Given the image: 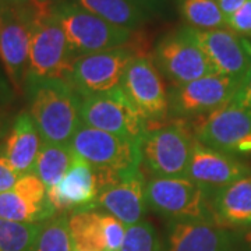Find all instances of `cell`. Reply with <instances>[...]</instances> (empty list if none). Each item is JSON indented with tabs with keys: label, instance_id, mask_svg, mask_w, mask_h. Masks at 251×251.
Listing matches in <instances>:
<instances>
[{
	"label": "cell",
	"instance_id": "6da1fadb",
	"mask_svg": "<svg viewBox=\"0 0 251 251\" xmlns=\"http://www.w3.org/2000/svg\"><path fill=\"white\" fill-rule=\"evenodd\" d=\"M29 115L45 143L70 145L81 125V97L66 80H46L25 88Z\"/></svg>",
	"mask_w": 251,
	"mask_h": 251
},
{
	"label": "cell",
	"instance_id": "7a4b0ae2",
	"mask_svg": "<svg viewBox=\"0 0 251 251\" xmlns=\"http://www.w3.org/2000/svg\"><path fill=\"white\" fill-rule=\"evenodd\" d=\"M70 147L75 155L88 162L97 171L100 188L141 169L138 144L84 123L75 130Z\"/></svg>",
	"mask_w": 251,
	"mask_h": 251
},
{
	"label": "cell",
	"instance_id": "3957f363",
	"mask_svg": "<svg viewBox=\"0 0 251 251\" xmlns=\"http://www.w3.org/2000/svg\"><path fill=\"white\" fill-rule=\"evenodd\" d=\"M49 10L62 25L74 59L125 46L134 38V31L115 25L72 0H56Z\"/></svg>",
	"mask_w": 251,
	"mask_h": 251
},
{
	"label": "cell",
	"instance_id": "277c9868",
	"mask_svg": "<svg viewBox=\"0 0 251 251\" xmlns=\"http://www.w3.org/2000/svg\"><path fill=\"white\" fill-rule=\"evenodd\" d=\"M73 60L64 31L53 13L36 11L24 87L29 88L46 80H67Z\"/></svg>",
	"mask_w": 251,
	"mask_h": 251
},
{
	"label": "cell",
	"instance_id": "5b68a950",
	"mask_svg": "<svg viewBox=\"0 0 251 251\" xmlns=\"http://www.w3.org/2000/svg\"><path fill=\"white\" fill-rule=\"evenodd\" d=\"M196 138L184 119L151 127L140 144L141 166L152 177H186Z\"/></svg>",
	"mask_w": 251,
	"mask_h": 251
},
{
	"label": "cell",
	"instance_id": "8992f818",
	"mask_svg": "<svg viewBox=\"0 0 251 251\" xmlns=\"http://www.w3.org/2000/svg\"><path fill=\"white\" fill-rule=\"evenodd\" d=\"M147 205L171 221L214 222L211 194L187 177H151L145 184Z\"/></svg>",
	"mask_w": 251,
	"mask_h": 251
},
{
	"label": "cell",
	"instance_id": "52a82bcc",
	"mask_svg": "<svg viewBox=\"0 0 251 251\" xmlns=\"http://www.w3.org/2000/svg\"><path fill=\"white\" fill-rule=\"evenodd\" d=\"M140 53L144 52L137 48V41H131L125 46L75 57L66 81L81 98L116 90L127 64Z\"/></svg>",
	"mask_w": 251,
	"mask_h": 251
},
{
	"label": "cell",
	"instance_id": "ba28073f",
	"mask_svg": "<svg viewBox=\"0 0 251 251\" xmlns=\"http://www.w3.org/2000/svg\"><path fill=\"white\" fill-rule=\"evenodd\" d=\"M120 90L145 120L148 128L169 115V95L152 56L140 53L127 64Z\"/></svg>",
	"mask_w": 251,
	"mask_h": 251
},
{
	"label": "cell",
	"instance_id": "9c48e42d",
	"mask_svg": "<svg viewBox=\"0 0 251 251\" xmlns=\"http://www.w3.org/2000/svg\"><path fill=\"white\" fill-rule=\"evenodd\" d=\"M152 60L162 77L172 85H181L208 74H216L187 25L162 36L153 48Z\"/></svg>",
	"mask_w": 251,
	"mask_h": 251
},
{
	"label": "cell",
	"instance_id": "30bf717a",
	"mask_svg": "<svg viewBox=\"0 0 251 251\" xmlns=\"http://www.w3.org/2000/svg\"><path fill=\"white\" fill-rule=\"evenodd\" d=\"M81 123L141 144L148 126L126 98L120 87L109 92L81 98Z\"/></svg>",
	"mask_w": 251,
	"mask_h": 251
},
{
	"label": "cell",
	"instance_id": "8fae6325",
	"mask_svg": "<svg viewBox=\"0 0 251 251\" xmlns=\"http://www.w3.org/2000/svg\"><path fill=\"white\" fill-rule=\"evenodd\" d=\"M198 143L236 158L251 155V112L233 103L190 123Z\"/></svg>",
	"mask_w": 251,
	"mask_h": 251
},
{
	"label": "cell",
	"instance_id": "7c38bea8",
	"mask_svg": "<svg viewBox=\"0 0 251 251\" xmlns=\"http://www.w3.org/2000/svg\"><path fill=\"white\" fill-rule=\"evenodd\" d=\"M36 10L31 4H0V63L14 88H23Z\"/></svg>",
	"mask_w": 251,
	"mask_h": 251
},
{
	"label": "cell",
	"instance_id": "4fadbf2b",
	"mask_svg": "<svg viewBox=\"0 0 251 251\" xmlns=\"http://www.w3.org/2000/svg\"><path fill=\"white\" fill-rule=\"evenodd\" d=\"M240 81L208 74L168 90L169 113L180 119H197L232 103Z\"/></svg>",
	"mask_w": 251,
	"mask_h": 251
},
{
	"label": "cell",
	"instance_id": "5bb4252c",
	"mask_svg": "<svg viewBox=\"0 0 251 251\" xmlns=\"http://www.w3.org/2000/svg\"><path fill=\"white\" fill-rule=\"evenodd\" d=\"M198 46L204 50L216 74L242 81L251 67V39L229 28L194 29L190 28Z\"/></svg>",
	"mask_w": 251,
	"mask_h": 251
},
{
	"label": "cell",
	"instance_id": "9a60e30c",
	"mask_svg": "<svg viewBox=\"0 0 251 251\" xmlns=\"http://www.w3.org/2000/svg\"><path fill=\"white\" fill-rule=\"evenodd\" d=\"M247 176H251L249 165L233 155L216 151L196 140L186 177L211 196Z\"/></svg>",
	"mask_w": 251,
	"mask_h": 251
},
{
	"label": "cell",
	"instance_id": "2e32d148",
	"mask_svg": "<svg viewBox=\"0 0 251 251\" xmlns=\"http://www.w3.org/2000/svg\"><path fill=\"white\" fill-rule=\"evenodd\" d=\"M56 215L48 188L35 173L23 175L14 187L0 193V218L23 224H41Z\"/></svg>",
	"mask_w": 251,
	"mask_h": 251
},
{
	"label": "cell",
	"instance_id": "e0dca14e",
	"mask_svg": "<svg viewBox=\"0 0 251 251\" xmlns=\"http://www.w3.org/2000/svg\"><path fill=\"white\" fill-rule=\"evenodd\" d=\"M97 171L87 161L75 155L70 169L63 179L48 188V200L56 214H72L81 209H95L99 193Z\"/></svg>",
	"mask_w": 251,
	"mask_h": 251
},
{
	"label": "cell",
	"instance_id": "ac0fdd59",
	"mask_svg": "<svg viewBox=\"0 0 251 251\" xmlns=\"http://www.w3.org/2000/svg\"><path fill=\"white\" fill-rule=\"evenodd\" d=\"M145 184L141 169L131 172L99 190L95 209L110 214L126 226L144 221L147 214Z\"/></svg>",
	"mask_w": 251,
	"mask_h": 251
},
{
	"label": "cell",
	"instance_id": "d6986e66",
	"mask_svg": "<svg viewBox=\"0 0 251 251\" xmlns=\"http://www.w3.org/2000/svg\"><path fill=\"white\" fill-rule=\"evenodd\" d=\"M165 251H237L232 230L206 221H171Z\"/></svg>",
	"mask_w": 251,
	"mask_h": 251
},
{
	"label": "cell",
	"instance_id": "ffe728a7",
	"mask_svg": "<svg viewBox=\"0 0 251 251\" xmlns=\"http://www.w3.org/2000/svg\"><path fill=\"white\" fill-rule=\"evenodd\" d=\"M216 225L232 232L251 227V176L237 180L211 196Z\"/></svg>",
	"mask_w": 251,
	"mask_h": 251
},
{
	"label": "cell",
	"instance_id": "44dd1931",
	"mask_svg": "<svg viewBox=\"0 0 251 251\" xmlns=\"http://www.w3.org/2000/svg\"><path fill=\"white\" fill-rule=\"evenodd\" d=\"M41 145L42 137L35 122L29 112H21L16 116L9 134L0 147L13 168L23 176L34 169Z\"/></svg>",
	"mask_w": 251,
	"mask_h": 251
},
{
	"label": "cell",
	"instance_id": "7402d4cb",
	"mask_svg": "<svg viewBox=\"0 0 251 251\" xmlns=\"http://www.w3.org/2000/svg\"><path fill=\"white\" fill-rule=\"evenodd\" d=\"M73 249L82 251H106L103 232V212L81 209L69 214Z\"/></svg>",
	"mask_w": 251,
	"mask_h": 251
},
{
	"label": "cell",
	"instance_id": "603a6c76",
	"mask_svg": "<svg viewBox=\"0 0 251 251\" xmlns=\"http://www.w3.org/2000/svg\"><path fill=\"white\" fill-rule=\"evenodd\" d=\"M109 23L135 31L148 21L150 16L128 0H72Z\"/></svg>",
	"mask_w": 251,
	"mask_h": 251
},
{
	"label": "cell",
	"instance_id": "cb8c5ba5",
	"mask_svg": "<svg viewBox=\"0 0 251 251\" xmlns=\"http://www.w3.org/2000/svg\"><path fill=\"white\" fill-rule=\"evenodd\" d=\"M75 153L70 145L42 141L32 173H35L46 188L53 187L70 169Z\"/></svg>",
	"mask_w": 251,
	"mask_h": 251
},
{
	"label": "cell",
	"instance_id": "d4e9b609",
	"mask_svg": "<svg viewBox=\"0 0 251 251\" xmlns=\"http://www.w3.org/2000/svg\"><path fill=\"white\" fill-rule=\"evenodd\" d=\"M177 7L187 27L201 31L226 28V17L216 0H179Z\"/></svg>",
	"mask_w": 251,
	"mask_h": 251
},
{
	"label": "cell",
	"instance_id": "484cf974",
	"mask_svg": "<svg viewBox=\"0 0 251 251\" xmlns=\"http://www.w3.org/2000/svg\"><path fill=\"white\" fill-rule=\"evenodd\" d=\"M29 251H73L69 214H56L44 221Z\"/></svg>",
	"mask_w": 251,
	"mask_h": 251
},
{
	"label": "cell",
	"instance_id": "4316f807",
	"mask_svg": "<svg viewBox=\"0 0 251 251\" xmlns=\"http://www.w3.org/2000/svg\"><path fill=\"white\" fill-rule=\"evenodd\" d=\"M41 224H23L0 218V251H29Z\"/></svg>",
	"mask_w": 251,
	"mask_h": 251
},
{
	"label": "cell",
	"instance_id": "83f0119b",
	"mask_svg": "<svg viewBox=\"0 0 251 251\" xmlns=\"http://www.w3.org/2000/svg\"><path fill=\"white\" fill-rule=\"evenodd\" d=\"M119 251H165V243L151 222L141 221L127 226L125 242Z\"/></svg>",
	"mask_w": 251,
	"mask_h": 251
},
{
	"label": "cell",
	"instance_id": "f1b7e54d",
	"mask_svg": "<svg viewBox=\"0 0 251 251\" xmlns=\"http://www.w3.org/2000/svg\"><path fill=\"white\" fill-rule=\"evenodd\" d=\"M226 28L251 39V0H247L240 9L226 17Z\"/></svg>",
	"mask_w": 251,
	"mask_h": 251
},
{
	"label": "cell",
	"instance_id": "f546056e",
	"mask_svg": "<svg viewBox=\"0 0 251 251\" xmlns=\"http://www.w3.org/2000/svg\"><path fill=\"white\" fill-rule=\"evenodd\" d=\"M21 175L13 168V165L4 156L3 150L0 147V193L14 187V184L17 183Z\"/></svg>",
	"mask_w": 251,
	"mask_h": 251
},
{
	"label": "cell",
	"instance_id": "4dcf8cb0",
	"mask_svg": "<svg viewBox=\"0 0 251 251\" xmlns=\"http://www.w3.org/2000/svg\"><path fill=\"white\" fill-rule=\"evenodd\" d=\"M232 103L251 112V67L240 81V85L237 88Z\"/></svg>",
	"mask_w": 251,
	"mask_h": 251
},
{
	"label": "cell",
	"instance_id": "1f68e13d",
	"mask_svg": "<svg viewBox=\"0 0 251 251\" xmlns=\"http://www.w3.org/2000/svg\"><path fill=\"white\" fill-rule=\"evenodd\" d=\"M128 1H131L138 9L143 10L150 17L161 13L168 4V0H128Z\"/></svg>",
	"mask_w": 251,
	"mask_h": 251
},
{
	"label": "cell",
	"instance_id": "d6a6232c",
	"mask_svg": "<svg viewBox=\"0 0 251 251\" xmlns=\"http://www.w3.org/2000/svg\"><path fill=\"white\" fill-rule=\"evenodd\" d=\"M237 251H251V227L240 232H233Z\"/></svg>",
	"mask_w": 251,
	"mask_h": 251
},
{
	"label": "cell",
	"instance_id": "836d02e7",
	"mask_svg": "<svg viewBox=\"0 0 251 251\" xmlns=\"http://www.w3.org/2000/svg\"><path fill=\"white\" fill-rule=\"evenodd\" d=\"M219 9L222 10L225 17H229L230 14H233L236 10H239L247 0H216Z\"/></svg>",
	"mask_w": 251,
	"mask_h": 251
},
{
	"label": "cell",
	"instance_id": "e575fe53",
	"mask_svg": "<svg viewBox=\"0 0 251 251\" xmlns=\"http://www.w3.org/2000/svg\"><path fill=\"white\" fill-rule=\"evenodd\" d=\"M56 0H29V4L38 11V13H44L52 7Z\"/></svg>",
	"mask_w": 251,
	"mask_h": 251
},
{
	"label": "cell",
	"instance_id": "d590c367",
	"mask_svg": "<svg viewBox=\"0 0 251 251\" xmlns=\"http://www.w3.org/2000/svg\"><path fill=\"white\" fill-rule=\"evenodd\" d=\"M3 3H13V4H29V0H0V4Z\"/></svg>",
	"mask_w": 251,
	"mask_h": 251
},
{
	"label": "cell",
	"instance_id": "8d00e7d4",
	"mask_svg": "<svg viewBox=\"0 0 251 251\" xmlns=\"http://www.w3.org/2000/svg\"><path fill=\"white\" fill-rule=\"evenodd\" d=\"M1 135H3V122L0 119V138H1Z\"/></svg>",
	"mask_w": 251,
	"mask_h": 251
},
{
	"label": "cell",
	"instance_id": "74e56055",
	"mask_svg": "<svg viewBox=\"0 0 251 251\" xmlns=\"http://www.w3.org/2000/svg\"><path fill=\"white\" fill-rule=\"evenodd\" d=\"M73 251H82V250H75V249H73Z\"/></svg>",
	"mask_w": 251,
	"mask_h": 251
}]
</instances>
